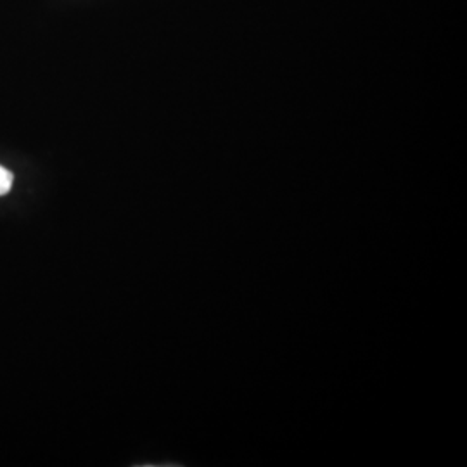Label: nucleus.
<instances>
[{
    "label": "nucleus",
    "instance_id": "1",
    "mask_svg": "<svg viewBox=\"0 0 467 467\" xmlns=\"http://www.w3.org/2000/svg\"><path fill=\"white\" fill-rule=\"evenodd\" d=\"M13 181H15L13 173L7 168L0 167V196L7 194L11 191Z\"/></svg>",
    "mask_w": 467,
    "mask_h": 467
}]
</instances>
